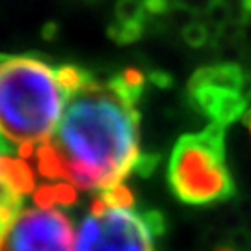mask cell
<instances>
[{"mask_svg": "<svg viewBox=\"0 0 251 251\" xmlns=\"http://www.w3.org/2000/svg\"><path fill=\"white\" fill-rule=\"evenodd\" d=\"M86 76L30 54H0V145L26 160L36 156Z\"/></svg>", "mask_w": 251, "mask_h": 251, "instance_id": "2", "label": "cell"}, {"mask_svg": "<svg viewBox=\"0 0 251 251\" xmlns=\"http://www.w3.org/2000/svg\"><path fill=\"white\" fill-rule=\"evenodd\" d=\"M173 194L190 205L233 198L234 182L225 164V126L210 123L198 134L182 136L170 158Z\"/></svg>", "mask_w": 251, "mask_h": 251, "instance_id": "4", "label": "cell"}, {"mask_svg": "<svg viewBox=\"0 0 251 251\" xmlns=\"http://www.w3.org/2000/svg\"><path fill=\"white\" fill-rule=\"evenodd\" d=\"M182 37H184V41L188 43L190 47H203L208 41V30L203 23H190L188 26L184 28V32H182Z\"/></svg>", "mask_w": 251, "mask_h": 251, "instance_id": "8", "label": "cell"}, {"mask_svg": "<svg viewBox=\"0 0 251 251\" xmlns=\"http://www.w3.org/2000/svg\"><path fill=\"white\" fill-rule=\"evenodd\" d=\"M162 229V216L138 210L134 194L123 184L90 203L76 224L75 251H156Z\"/></svg>", "mask_w": 251, "mask_h": 251, "instance_id": "3", "label": "cell"}, {"mask_svg": "<svg viewBox=\"0 0 251 251\" xmlns=\"http://www.w3.org/2000/svg\"><path fill=\"white\" fill-rule=\"evenodd\" d=\"M145 76L126 69L108 80L86 76L54 134L36 152L37 173L71 192H108L140 170V112Z\"/></svg>", "mask_w": 251, "mask_h": 251, "instance_id": "1", "label": "cell"}, {"mask_svg": "<svg viewBox=\"0 0 251 251\" xmlns=\"http://www.w3.org/2000/svg\"><path fill=\"white\" fill-rule=\"evenodd\" d=\"M188 91L196 110L208 117L212 123L225 126L246 114L248 102L240 97L238 91L199 82H190Z\"/></svg>", "mask_w": 251, "mask_h": 251, "instance_id": "7", "label": "cell"}, {"mask_svg": "<svg viewBox=\"0 0 251 251\" xmlns=\"http://www.w3.org/2000/svg\"><path fill=\"white\" fill-rule=\"evenodd\" d=\"M76 194L45 184L0 229V251H75L76 225L65 210Z\"/></svg>", "mask_w": 251, "mask_h": 251, "instance_id": "5", "label": "cell"}, {"mask_svg": "<svg viewBox=\"0 0 251 251\" xmlns=\"http://www.w3.org/2000/svg\"><path fill=\"white\" fill-rule=\"evenodd\" d=\"M248 251H251V233H248Z\"/></svg>", "mask_w": 251, "mask_h": 251, "instance_id": "11", "label": "cell"}, {"mask_svg": "<svg viewBox=\"0 0 251 251\" xmlns=\"http://www.w3.org/2000/svg\"><path fill=\"white\" fill-rule=\"evenodd\" d=\"M36 171L26 158L0 149V229L36 194Z\"/></svg>", "mask_w": 251, "mask_h": 251, "instance_id": "6", "label": "cell"}, {"mask_svg": "<svg viewBox=\"0 0 251 251\" xmlns=\"http://www.w3.org/2000/svg\"><path fill=\"white\" fill-rule=\"evenodd\" d=\"M218 4H222L224 8H227V11L231 13L233 21H240L244 23V19L248 17V0H216Z\"/></svg>", "mask_w": 251, "mask_h": 251, "instance_id": "9", "label": "cell"}, {"mask_svg": "<svg viewBox=\"0 0 251 251\" xmlns=\"http://www.w3.org/2000/svg\"><path fill=\"white\" fill-rule=\"evenodd\" d=\"M250 128H251V114H250Z\"/></svg>", "mask_w": 251, "mask_h": 251, "instance_id": "12", "label": "cell"}, {"mask_svg": "<svg viewBox=\"0 0 251 251\" xmlns=\"http://www.w3.org/2000/svg\"><path fill=\"white\" fill-rule=\"evenodd\" d=\"M238 93H240V97H242L246 102H250L251 100V75H244Z\"/></svg>", "mask_w": 251, "mask_h": 251, "instance_id": "10", "label": "cell"}]
</instances>
